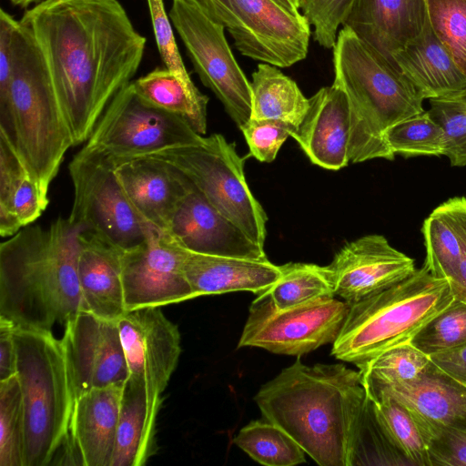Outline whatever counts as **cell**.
Wrapping results in <instances>:
<instances>
[{"label": "cell", "instance_id": "cell-2", "mask_svg": "<svg viewBox=\"0 0 466 466\" xmlns=\"http://www.w3.org/2000/svg\"><path fill=\"white\" fill-rule=\"evenodd\" d=\"M254 400L263 418L288 432L320 466H353L367 403L361 372L299 358Z\"/></svg>", "mask_w": 466, "mask_h": 466}, {"label": "cell", "instance_id": "cell-36", "mask_svg": "<svg viewBox=\"0 0 466 466\" xmlns=\"http://www.w3.org/2000/svg\"><path fill=\"white\" fill-rule=\"evenodd\" d=\"M385 139L395 155L445 156L447 148L444 129L426 110L390 127Z\"/></svg>", "mask_w": 466, "mask_h": 466}, {"label": "cell", "instance_id": "cell-15", "mask_svg": "<svg viewBox=\"0 0 466 466\" xmlns=\"http://www.w3.org/2000/svg\"><path fill=\"white\" fill-rule=\"evenodd\" d=\"M60 339L74 401L82 394L129 377L116 320L82 310L65 325Z\"/></svg>", "mask_w": 466, "mask_h": 466}, {"label": "cell", "instance_id": "cell-49", "mask_svg": "<svg viewBox=\"0 0 466 466\" xmlns=\"http://www.w3.org/2000/svg\"><path fill=\"white\" fill-rule=\"evenodd\" d=\"M10 2L15 5L25 8L34 3H40L41 0H10Z\"/></svg>", "mask_w": 466, "mask_h": 466}, {"label": "cell", "instance_id": "cell-20", "mask_svg": "<svg viewBox=\"0 0 466 466\" xmlns=\"http://www.w3.org/2000/svg\"><path fill=\"white\" fill-rule=\"evenodd\" d=\"M350 135L348 98L333 83L309 98L308 110L291 137L314 165L339 170L350 161Z\"/></svg>", "mask_w": 466, "mask_h": 466}, {"label": "cell", "instance_id": "cell-16", "mask_svg": "<svg viewBox=\"0 0 466 466\" xmlns=\"http://www.w3.org/2000/svg\"><path fill=\"white\" fill-rule=\"evenodd\" d=\"M116 323L129 376L143 380L151 402L161 406L181 353L177 326L160 307L127 310Z\"/></svg>", "mask_w": 466, "mask_h": 466}, {"label": "cell", "instance_id": "cell-27", "mask_svg": "<svg viewBox=\"0 0 466 466\" xmlns=\"http://www.w3.org/2000/svg\"><path fill=\"white\" fill-rule=\"evenodd\" d=\"M160 406L151 402L143 380L129 376L123 385L111 466H142L155 451Z\"/></svg>", "mask_w": 466, "mask_h": 466}, {"label": "cell", "instance_id": "cell-13", "mask_svg": "<svg viewBox=\"0 0 466 466\" xmlns=\"http://www.w3.org/2000/svg\"><path fill=\"white\" fill-rule=\"evenodd\" d=\"M169 18L201 82L240 129L251 117V87L228 44L225 27L182 0H173Z\"/></svg>", "mask_w": 466, "mask_h": 466}, {"label": "cell", "instance_id": "cell-8", "mask_svg": "<svg viewBox=\"0 0 466 466\" xmlns=\"http://www.w3.org/2000/svg\"><path fill=\"white\" fill-rule=\"evenodd\" d=\"M146 157L177 168L223 217L264 248L268 218L248 187L244 159L233 143L220 134H212L198 144L167 148Z\"/></svg>", "mask_w": 466, "mask_h": 466}, {"label": "cell", "instance_id": "cell-30", "mask_svg": "<svg viewBox=\"0 0 466 466\" xmlns=\"http://www.w3.org/2000/svg\"><path fill=\"white\" fill-rule=\"evenodd\" d=\"M424 266L437 278L450 279L459 262L466 234V198H450L424 220Z\"/></svg>", "mask_w": 466, "mask_h": 466}, {"label": "cell", "instance_id": "cell-5", "mask_svg": "<svg viewBox=\"0 0 466 466\" xmlns=\"http://www.w3.org/2000/svg\"><path fill=\"white\" fill-rule=\"evenodd\" d=\"M333 66V83L344 91L350 106V161L394 159L385 133L423 112L424 99L397 66L347 26L338 33Z\"/></svg>", "mask_w": 466, "mask_h": 466}, {"label": "cell", "instance_id": "cell-22", "mask_svg": "<svg viewBox=\"0 0 466 466\" xmlns=\"http://www.w3.org/2000/svg\"><path fill=\"white\" fill-rule=\"evenodd\" d=\"M77 274L83 310L107 320L126 311L122 250L89 232L78 236Z\"/></svg>", "mask_w": 466, "mask_h": 466}, {"label": "cell", "instance_id": "cell-37", "mask_svg": "<svg viewBox=\"0 0 466 466\" xmlns=\"http://www.w3.org/2000/svg\"><path fill=\"white\" fill-rule=\"evenodd\" d=\"M430 364L428 355L407 342L380 353L360 366L359 370L367 380L393 386L418 379Z\"/></svg>", "mask_w": 466, "mask_h": 466}, {"label": "cell", "instance_id": "cell-41", "mask_svg": "<svg viewBox=\"0 0 466 466\" xmlns=\"http://www.w3.org/2000/svg\"><path fill=\"white\" fill-rule=\"evenodd\" d=\"M353 0H300V9L313 29L314 40L333 48Z\"/></svg>", "mask_w": 466, "mask_h": 466}, {"label": "cell", "instance_id": "cell-42", "mask_svg": "<svg viewBox=\"0 0 466 466\" xmlns=\"http://www.w3.org/2000/svg\"><path fill=\"white\" fill-rule=\"evenodd\" d=\"M240 130L253 157L260 162L275 160L279 150L295 129L281 121L250 118Z\"/></svg>", "mask_w": 466, "mask_h": 466}, {"label": "cell", "instance_id": "cell-44", "mask_svg": "<svg viewBox=\"0 0 466 466\" xmlns=\"http://www.w3.org/2000/svg\"><path fill=\"white\" fill-rule=\"evenodd\" d=\"M429 453L431 466H466V430L432 427Z\"/></svg>", "mask_w": 466, "mask_h": 466}, {"label": "cell", "instance_id": "cell-24", "mask_svg": "<svg viewBox=\"0 0 466 466\" xmlns=\"http://www.w3.org/2000/svg\"><path fill=\"white\" fill-rule=\"evenodd\" d=\"M362 380L402 402L431 427L466 430V387L431 361L418 379L410 382L386 386Z\"/></svg>", "mask_w": 466, "mask_h": 466}, {"label": "cell", "instance_id": "cell-40", "mask_svg": "<svg viewBox=\"0 0 466 466\" xmlns=\"http://www.w3.org/2000/svg\"><path fill=\"white\" fill-rule=\"evenodd\" d=\"M428 110L444 129L445 157L455 167L466 166V88L456 94L429 99Z\"/></svg>", "mask_w": 466, "mask_h": 466}, {"label": "cell", "instance_id": "cell-33", "mask_svg": "<svg viewBox=\"0 0 466 466\" xmlns=\"http://www.w3.org/2000/svg\"><path fill=\"white\" fill-rule=\"evenodd\" d=\"M233 441L263 465L293 466L306 461V452L297 441L282 428L265 419L249 422Z\"/></svg>", "mask_w": 466, "mask_h": 466}, {"label": "cell", "instance_id": "cell-4", "mask_svg": "<svg viewBox=\"0 0 466 466\" xmlns=\"http://www.w3.org/2000/svg\"><path fill=\"white\" fill-rule=\"evenodd\" d=\"M0 135L48 198L49 187L75 144L44 59L20 21L12 74L0 90Z\"/></svg>", "mask_w": 466, "mask_h": 466}, {"label": "cell", "instance_id": "cell-35", "mask_svg": "<svg viewBox=\"0 0 466 466\" xmlns=\"http://www.w3.org/2000/svg\"><path fill=\"white\" fill-rule=\"evenodd\" d=\"M25 420L17 375L0 381V466H24Z\"/></svg>", "mask_w": 466, "mask_h": 466}, {"label": "cell", "instance_id": "cell-21", "mask_svg": "<svg viewBox=\"0 0 466 466\" xmlns=\"http://www.w3.org/2000/svg\"><path fill=\"white\" fill-rule=\"evenodd\" d=\"M427 21L426 0H353L342 26L395 66L394 54L417 37Z\"/></svg>", "mask_w": 466, "mask_h": 466}, {"label": "cell", "instance_id": "cell-1", "mask_svg": "<svg viewBox=\"0 0 466 466\" xmlns=\"http://www.w3.org/2000/svg\"><path fill=\"white\" fill-rule=\"evenodd\" d=\"M20 24L44 59L75 146L87 141L137 73L147 38L118 0H43Z\"/></svg>", "mask_w": 466, "mask_h": 466}, {"label": "cell", "instance_id": "cell-31", "mask_svg": "<svg viewBox=\"0 0 466 466\" xmlns=\"http://www.w3.org/2000/svg\"><path fill=\"white\" fill-rule=\"evenodd\" d=\"M251 117L273 119L291 126L295 131L309 107L297 83L278 66L260 63L252 74Z\"/></svg>", "mask_w": 466, "mask_h": 466}, {"label": "cell", "instance_id": "cell-26", "mask_svg": "<svg viewBox=\"0 0 466 466\" xmlns=\"http://www.w3.org/2000/svg\"><path fill=\"white\" fill-rule=\"evenodd\" d=\"M393 62L423 99L466 88V76L431 29L429 18L422 32L394 54Z\"/></svg>", "mask_w": 466, "mask_h": 466}, {"label": "cell", "instance_id": "cell-18", "mask_svg": "<svg viewBox=\"0 0 466 466\" xmlns=\"http://www.w3.org/2000/svg\"><path fill=\"white\" fill-rule=\"evenodd\" d=\"M167 232L179 246L191 252L268 258L264 248L223 217L192 182Z\"/></svg>", "mask_w": 466, "mask_h": 466}, {"label": "cell", "instance_id": "cell-6", "mask_svg": "<svg viewBox=\"0 0 466 466\" xmlns=\"http://www.w3.org/2000/svg\"><path fill=\"white\" fill-rule=\"evenodd\" d=\"M454 299L449 279L423 265L405 279L350 304L331 354L358 368L411 339Z\"/></svg>", "mask_w": 466, "mask_h": 466}, {"label": "cell", "instance_id": "cell-34", "mask_svg": "<svg viewBox=\"0 0 466 466\" xmlns=\"http://www.w3.org/2000/svg\"><path fill=\"white\" fill-rule=\"evenodd\" d=\"M279 278L268 290L279 309L335 297L325 267L290 262L279 266Z\"/></svg>", "mask_w": 466, "mask_h": 466}, {"label": "cell", "instance_id": "cell-48", "mask_svg": "<svg viewBox=\"0 0 466 466\" xmlns=\"http://www.w3.org/2000/svg\"><path fill=\"white\" fill-rule=\"evenodd\" d=\"M278 4L293 14H299L300 9V0H275Z\"/></svg>", "mask_w": 466, "mask_h": 466}, {"label": "cell", "instance_id": "cell-7", "mask_svg": "<svg viewBox=\"0 0 466 466\" xmlns=\"http://www.w3.org/2000/svg\"><path fill=\"white\" fill-rule=\"evenodd\" d=\"M15 341L25 420L24 466H46L74 406L63 348L51 331L15 328Z\"/></svg>", "mask_w": 466, "mask_h": 466}, {"label": "cell", "instance_id": "cell-12", "mask_svg": "<svg viewBox=\"0 0 466 466\" xmlns=\"http://www.w3.org/2000/svg\"><path fill=\"white\" fill-rule=\"evenodd\" d=\"M349 309L346 301L334 298L279 309L267 291L251 303L238 348L257 347L299 357L333 343Z\"/></svg>", "mask_w": 466, "mask_h": 466}, {"label": "cell", "instance_id": "cell-39", "mask_svg": "<svg viewBox=\"0 0 466 466\" xmlns=\"http://www.w3.org/2000/svg\"><path fill=\"white\" fill-rule=\"evenodd\" d=\"M429 23L466 76V0H426Z\"/></svg>", "mask_w": 466, "mask_h": 466}, {"label": "cell", "instance_id": "cell-17", "mask_svg": "<svg viewBox=\"0 0 466 466\" xmlns=\"http://www.w3.org/2000/svg\"><path fill=\"white\" fill-rule=\"evenodd\" d=\"M334 295L349 305L394 285L416 271L414 260L372 234L345 244L325 266Z\"/></svg>", "mask_w": 466, "mask_h": 466}, {"label": "cell", "instance_id": "cell-25", "mask_svg": "<svg viewBox=\"0 0 466 466\" xmlns=\"http://www.w3.org/2000/svg\"><path fill=\"white\" fill-rule=\"evenodd\" d=\"M123 386L93 389L74 401L69 427L85 466H111Z\"/></svg>", "mask_w": 466, "mask_h": 466}, {"label": "cell", "instance_id": "cell-10", "mask_svg": "<svg viewBox=\"0 0 466 466\" xmlns=\"http://www.w3.org/2000/svg\"><path fill=\"white\" fill-rule=\"evenodd\" d=\"M191 5L227 28L242 56L284 68L308 55V19L275 0H191Z\"/></svg>", "mask_w": 466, "mask_h": 466}, {"label": "cell", "instance_id": "cell-28", "mask_svg": "<svg viewBox=\"0 0 466 466\" xmlns=\"http://www.w3.org/2000/svg\"><path fill=\"white\" fill-rule=\"evenodd\" d=\"M45 198L8 141L0 135V235L9 238L45 211Z\"/></svg>", "mask_w": 466, "mask_h": 466}, {"label": "cell", "instance_id": "cell-3", "mask_svg": "<svg viewBox=\"0 0 466 466\" xmlns=\"http://www.w3.org/2000/svg\"><path fill=\"white\" fill-rule=\"evenodd\" d=\"M67 218L26 226L0 245V318L16 329L51 331L83 310L78 236Z\"/></svg>", "mask_w": 466, "mask_h": 466}, {"label": "cell", "instance_id": "cell-19", "mask_svg": "<svg viewBox=\"0 0 466 466\" xmlns=\"http://www.w3.org/2000/svg\"><path fill=\"white\" fill-rule=\"evenodd\" d=\"M114 161L117 179L135 211L151 228L167 232L191 181L175 167L154 157Z\"/></svg>", "mask_w": 466, "mask_h": 466}, {"label": "cell", "instance_id": "cell-23", "mask_svg": "<svg viewBox=\"0 0 466 466\" xmlns=\"http://www.w3.org/2000/svg\"><path fill=\"white\" fill-rule=\"evenodd\" d=\"M184 272L197 297L235 291L267 292L280 276L279 266L252 259L187 250Z\"/></svg>", "mask_w": 466, "mask_h": 466}, {"label": "cell", "instance_id": "cell-29", "mask_svg": "<svg viewBox=\"0 0 466 466\" xmlns=\"http://www.w3.org/2000/svg\"><path fill=\"white\" fill-rule=\"evenodd\" d=\"M363 384L376 418L394 447L410 465L431 466L429 448L432 427L400 400Z\"/></svg>", "mask_w": 466, "mask_h": 466}, {"label": "cell", "instance_id": "cell-46", "mask_svg": "<svg viewBox=\"0 0 466 466\" xmlns=\"http://www.w3.org/2000/svg\"><path fill=\"white\" fill-rule=\"evenodd\" d=\"M429 357L434 366L466 387V344Z\"/></svg>", "mask_w": 466, "mask_h": 466}, {"label": "cell", "instance_id": "cell-45", "mask_svg": "<svg viewBox=\"0 0 466 466\" xmlns=\"http://www.w3.org/2000/svg\"><path fill=\"white\" fill-rule=\"evenodd\" d=\"M16 374L15 326L0 318V381Z\"/></svg>", "mask_w": 466, "mask_h": 466}, {"label": "cell", "instance_id": "cell-50", "mask_svg": "<svg viewBox=\"0 0 466 466\" xmlns=\"http://www.w3.org/2000/svg\"><path fill=\"white\" fill-rule=\"evenodd\" d=\"M182 1H184V2H186L187 4H190V2H191V0H182Z\"/></svg>", "mask_w": 466, "mask_h": 466}, {"label": "cell", "instance_id": "cell-14", "mask_svg": "<svg viewBox=\"0 0 466 466\" xmlns=\"http://www.w3.org/2000/svg\"><path fill=\"white\" fill-rule=\"evenodd\" d=\"M186 253L167 232L157 229L141 244L122 250L127 310L198 298L184 272Z\"/></svg>", "mask_w": 466, "mask_h": 466}, {"label": "cell", "instance_id": "cell-9", "mask_svg": "<svg viewBox=\"0 0 466 466\" xmlns=\"http://www.w3.org/2000/svg\"><path fill=\"white\" fill-rule=\"evenodd\" d=\"M115 161L84 146L68 165L74 187L69 221L121 249L145 241L155 228L137 215L116 174Z\"/></svg>", "mask_w": 466, "mask_h": 466}, {"label": "cell", "instance_id": "cell-47", "mask_svg": "<svg viewBox=\"0 0 466 466\" xmlns=\"http://www.w3.org/2000/svg\"><path fill=\"white\" fill-rule=\"evenodd\" d=\"M449 281L454 298L466 302V234L459 262Z\"/></svg>", "mask_w": 466, "mask_h": 466}, {"label": "cell", "instance_id": "cell-38", "mask_svg": "<svg viewBox=\"0 0 466 466\" xmlns=\"http://www.w3.org/2000/svg\"><path fill=\"white\" fill-rule=\"evenodd\" d=\"M410 342L428 356L466 344V302L454 298Z\"/></svg>", "mask_w": 466, "mask_h": 466}, {"label": "cell", "instance_id": "cell-32", "mask_svg": "<svg viewBox=\"0 0 466 466\" xmlns=\"http://www.w3.org/2000/svg\"><path fill=\"white\" fill-rule=\"evenodd\" d=\"M147 102L184 118L203 136L207 132L208 97L197 86H189L167 68L157 67L132 82Z\"/></svg>", "mask_w": 466, "mask_h": 466}, {"label": "cell", "instance_id": "cell-43", "mask_svg": "<svg viewBox=\"0 0 466 466\" xmlns=\"http://www.w3.org/2000/svg\"><path fill=\"white\" fill-rule=\"evenodd\" d=\"M153 31L162 61L168 70L189 86H196L188 75L175 39L163 0H147Z\"/></svg>", "mask_w": 466, "mask_h": 466}, {"label": "cell", "instance_id": "cell-11", "mask_svg": "<svg viewBox=\"0 0 466 466\" xmlns=\"http://www.w3.org/2000/svg\"><path fill=\"white\" fill-rule=\"evenodd\" d=\"M203 137L181 116L144 100L130 82L107 105L85 146L121 160L198 144Z\"/></svg>", "mask_w": 466, "mask_h": 466}]
</instances>
